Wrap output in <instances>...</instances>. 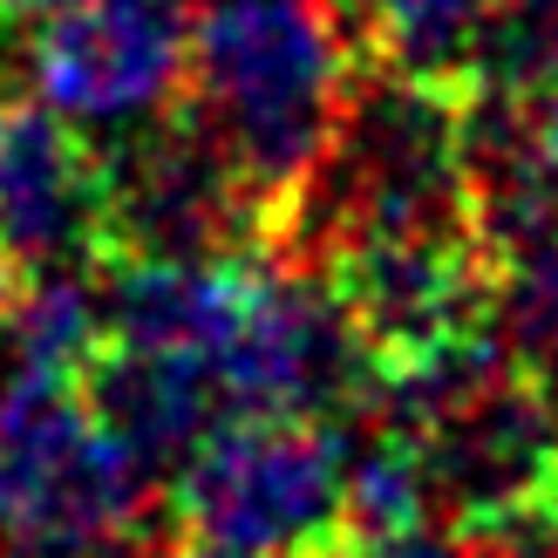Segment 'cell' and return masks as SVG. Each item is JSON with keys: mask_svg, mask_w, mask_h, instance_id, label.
<instances>
[{"mask_svg": "<svg viewBox=\"0 0 558 558\" xmlns=\"http://www.w3.org/2000/svg\"><path fill=\"white\" fill-rule=\"evenodd\" d=\"M354 27L333 0H205L184 41V117L232 163L266 232L320 178L354 96Z\"/></svg>", "mask_w": 558, "mask_h": 558, "instance_id": "obj_1", "label": "cell"}, {"mask_svg": "<svg viewBox=\"0 0 558 558\" xmlns=\"http://www.w3.org/2000/svg\"><path fill=\"white\" fill-rule=\"evenodd\" d=\"M279 232L314 245V259L354 232H477L463 171V82L409 69L354 75L333 150Z\"/></svg>", "mask_w": 558, "mask_h": 558, "instance_id": "obj_2", "label": "cell"}, {"mask_svg": "<svg viewBox=\"0 0 558 558\" xmlns=\"http://www.w3.org/2000/svg\"><path fill=\"white\" fill-rule=\"evenodd\" d=\"M163 518L184 558H320L348 545V442L306 415H232L178 463Z\"/></svg>", "mask_w": 558, "mask_h": 558, "instance_id": "obj_3", "label": "cell"}, {"mask_svg": "<svg viewBox=\"0 0 558 558\" xmlns=\"http://www.w3.org/2000/svg\"><path fill=\"white\" fill-rule=\"evenodd\" d=\"M150 518V463L109 436L75 381L0 388V532L14 558H130Z\"/></svg>", "mask_w": 558, "mask_h": 558, "instance_id": "obj_4", "label": "cell"}, {"mask_svg": "<svg viewBox=\"0 0 558 558\" xmlns=\"http://www.w3.org/2000/svg\"><path fill=\"white\" fill-rule=\"evenodd\" d=\"M226 381L232 415H306L341 423L368 402L375 354L361 341L341 287L320 259L306 266H259L253 300L232 327V341L211 354Z\"/></svg>", "mask_w": 558, "mask_h": 558, "instance_id": "obj_5", "label": "cell"}, {"mask_svg": "<svg viewBox=\"0 0 558 558\" xmlns=\"http://www.w3.org/2000/svg\"><path fill=\"white\" fill-rule=\"evenodd\" d=\"M184 41L191 21L178 0H75L35 21L27 41V96L69 117L89 144L171 117L184 96Z\"/></svg>", "mask_w": 558, "mask_h": 558, "instance_id": "obj_6", "label": "cell"}, {"mask_svg": "<svg viewBox=\"0 0 558 558\" xmlns=\"http://www.w3.org/2000/svg\"><path fill=\"white\" fill-rule=\"evenodd\" d=\"M102 150V259H211L266 239V211L245 198L211 136L171 109Z\"/></svg>", "mask_w": 558, "mask_h": 558, "instance_id": "obj_7", "label": "cell"}, {"mask_svg": "<svg viewBox=\"0 0 558 558\" xmlns=\"http://www.w3.org/2000/svg\"><path fill=\"white\" fill-rule=\"evenodd\" d=\"M375 368L490 327V253L477 232H354L320 253Z\"/></svg>", "mask_w": 558, "mask_h": 558, "instance_id": "obj_8", "label": "cell"}, {"mask_svg": "<svg viewBox=\"0 0 558 558\" xmlns=\"http://www.w3.org/2000/svg\"><path fill=\"white\" fill-rule=\"evenodd\" d=\"M102 266V150L41 96H0V293Z\"/></svg>", "mask_w": 558, "mask_h": 558, "instance_id": "obj_9", "label": "cell"}, {"mask_svg": "<svg viewBox=\"0 0 558 558\" xmlns=\"http://www.w3.org/2000/svg\"><path fill=\"white\" fill-rule=\"evenodd\" d=\"M402 436H415V450H423L436 511L484 518V511L518 505V497L551 490L558 396L538 388L532 375H518L511 361H497Z\"/></svg>", "mask_w": 558, "mask_h": 558, "instance_id": "obj_10", "label": "cell"}, {"mask_svg": "<svg viewBox=\"0 0 558 558\" xmlns=\"http://www.w3.org/2000/svg\"><path fill=\"white\" fill-rule=\"evenodd\" d=\"M75 388H82V402H89L96 423L150 470L184 463L211 429L232 423L218 361L184 354V348H117V341H102V354L82 368Z\"/></svg>", "mask_w": 558, "mask_h": 558, "instance_id": "obj_11", "label": "cell"}, {"mask_svg": "<svg viewBox=\"0 0 558 558\" xmlns=\"http://www.w3.org/2000/svg\"><path fill=\"white\" fill-rule=\"evenodd\" d=\"M102 333L117 348H184L218 354L253 300L259 259H102Z\"/></svg>", "mask_w": 558, "mask_h": 558, "instance_id": "obj_12", "label": "cell"}, {"mask_svg": "<svg viewBox=\"0 0 558 558\" xmlns=\"http://www.w3.org/2000/svg\"><path fill=\"white\" fill-rule=\"evenodd\" d=\"M490 341L518 375L558 396V218L497 253L490 272Z\"/></svg>", "mask_w": 558, "mask_h": 558, "instance_id": "obj_13", "label": "cell"}, {"mask_svg": "<svg viewBox=\"0 0 558 558\" xmlns=\"http://www.w3.org/2000/svg\"><path fill=\"white\" fill-rule=\"evenodd\" d=\"M497 0H348V27L381 69H409V75H442L463 82L470 48H477L484 21Z\"/></svg>", "mask_w": 558, "mask_h": 558, "instance_id": "obj_14", "label": "cell"}, {"mask_svg": "<svg viewBox=\"0 0 558 558\" xmlns=\"http://www.w3.org/2000/svg\"><path fill=\"white\" fill-rule=\"evenodd\" d=\"M341 442H348V538H396L429 524L436 490L415 436L368 415V436H341Z\"/></svg>", "mask_w": 558, "mask_h": 558, "instance_id": "obj_15", "label": "cell"}, {"mask_svg": "<svg viewBox=\"0 0 558 558\" xmlns=\"http://www.w3.org/2000/svg\"><path fill=\"white\" fill-rule=\"evenodd\" d=\"M348 558H470V545L436 532V524H415L396 538H348Z\"/></svg>", "mask_w": 558, "mask_h": 558, "instance_id": "obj_16", "label": "cell"}, {"mask_svg": "<svg viewBox=\"0 0 558 558\" xmlns=\"http://www.w3.org/2000/svg\"><path fill=\"white\" fill-rule=\"evenodd\" d=\"M62 8H75V0H0V27H35Z\"/></svg>", "mask_w": 558, "mask_h": 558, "instance_id": "obj_17", "label": "cell"}, {"mask_svg": "<svg viewBox=\"0 0 558 558\" xmlns=\"http://www.w3.org/2000/svg\"><path fill=\"white\" fill-rule=\"evenodd\" d=\"M551 497H558V470H551Z\"/></svg>", "mask_w": 558, "mask_h": 558, "instance_id": "obj_18", "label": "cell"}, {"mask_svg": "<svg viewBox=\"0 0 558 558\" xmlns=\"http://www.w3.org/2000/svg\"><path fill=\"white\" fill-rule=\"evenodd\" d=\"M157 558H184V551H157Z\"/></svg>", "mask_w": 558, "mask_h": 558, "instance_id": "obj_19", "label": "cell"}]
</instances>
